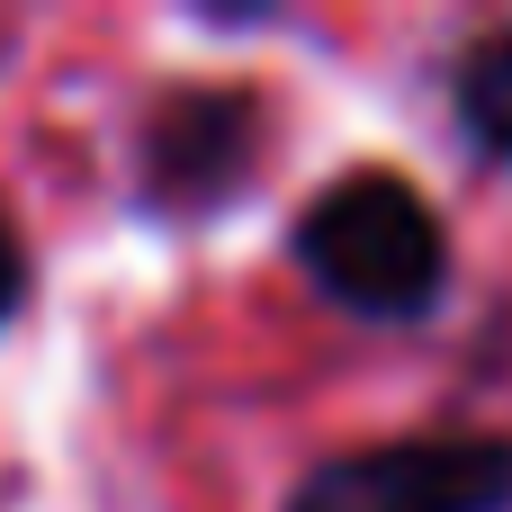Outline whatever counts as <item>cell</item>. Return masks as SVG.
Returning a JSON list of instances; mask_svg holds the SVG:
<instances>
[{
	"label": "cell",
	"mask_w": 512,
	"mask_h": 512,
	"mask_svg": "<svg viewBox=\"0 0 512 512\" xmlns=\"http://www.w3.org/2000/svg\"><path fill=\"white\" fill-rule=\"evenodd\" d=\"M279 512H512L504 432H405L315 459Z\"/></svg>",
	"instance_id": "2"
},
{
	"label": "cell",
	"mask_w": 512,
	"mask_h": 512,
	"mask_svg": "<svg viewBox=\"0 0 512 512\" xmlns=\"http://www.w3.org/2000/svg\"><path fill=\"white\" fill-rule=\"evenodd\" d=\"M288 252L315 297L369 324H414L450 297V234L405 171H342L333 189H315L288 225Z\"/></svg>",
	"instance_id": "1"
},
{
	"label": "cell",
	"mask_w": 512,
	"mask_h": 512,
	"mask_svg": "<svg viewBox=\"0 0 512 512\" xmlns=\"http://www.w3.org/2000/svg\"><path fill=\"white\" fill-rule=\"evenodd\" d=\"M27 306V252H18V234L0 225V324Z\"/></svg>",
	"instance_id": "5"
},
{
	"label": "cell",
	"mask_w": 512,
	"mask_h": 512,
	"mask_svg": "<svg viewBox=\"0 0 512 512\" xmlns=\"http://www.w3.org/2000/svg\"><path fill=\"white\" fill-rule=\"evenodd\" d=\"M261 171V99L234 81H189L162 90L135 126V198L153 216H216L225 198H243Z\"/></svg>",
	"instance_id": "3"
},
{
	"label": "cell",
	"mask_w": 512,
	"mask_h": 512,
	"mask_svg": "<svg viewBox=\"0 0 512 512\" xmlns=\"http://www.w3.org/2000/svg\"><path fill=\"white\" fill-rule=\"evenodd\" d=\"M450 108L468 126V144L512 171V27H486L459 63H450Z\"/></svg>",
	"instance_id": "4"
}]
</instances>
